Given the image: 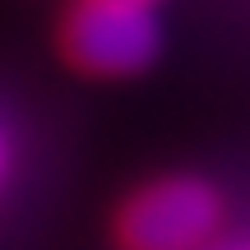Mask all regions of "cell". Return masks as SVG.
Masks as SVG:
<instances>
[{
    "instance_id": "6da1fadb",
    "label": "cell",
    "mask_w": 250,
    "mask_h": 250,
    "mask_svg": "<svg viewBox=\"0 0 250 250\" xmlns=\"http://www.w3.org/2000/svg\"><path fill=\"white\" fill-rule=\"evenodd\" d=\"M158 19L134 0H79L61 23V56L93 79H130L158 56Z\"/></svg>"
},
{
    "instance_id": "7a4b0ae2",
    "label": "cell",
    "mask_w": 250,
    "mask_h": 250,
    "mask_svg": "<svg viewBox=\"0 0 250 250\" xmlns=\"http://www.w3.org/2000/svg\"><path fill=\"white\" fill-rule=\"evenodd\" d=\"M223 218V199L199 176H162L134 190L116 213L121 250H199Z\"/></svg>"
},
{
    "instance_id": "3957f363",
    "label": "cell",
    "mask_w": 250,
    "mask_h": 250,
    "mask_svg": "<svg viewBox=\"0 0 250 250\" xmlns=\"http://www.w3.org/2000/svg\"><path fill=\"white\" fill-rule=\"evenodd\" d=\"M5 171H9V139H5V130H0V181H5Z\"/></svg>"
},
{
    "instance_id": "277c9868",
    "label": "cell",
    "mask_w": 250,
    "mask_h": 250,
    "mask_svg": "<svg viewBox=\"0 0 250 250\" xmlns=\"http://www.w3.org/2000/svg\"><path fill=\"white\" fill-rule=\"evenodd\" d=\"M134 5H153V0H134Z\"/></svg>"
}]
</instances>
